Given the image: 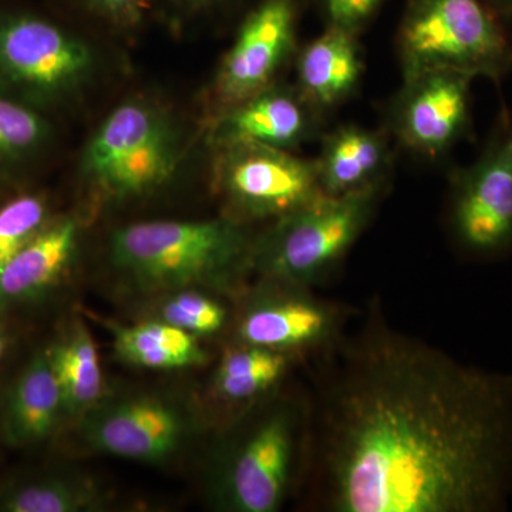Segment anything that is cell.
Returning a JSON list of instances; mask_svg holds the SVG:
<instances>
[{
    "mask_svg": "<svg viewBox=\"0 0 512 512\" xmlns=\"http://www.w3.org/2000/svg\"><path fill=\"white\" fill-rule=\"evenodd\" d=\"M104 495L92 478L57 474L20 484L3 495L0 510L8 512H83L100 510Z\"/></svg>",
    "mask_w": 512,
    "mask_h": 512,
    "instance_id": "7402d4cb",
    "label": "cell"
},
{
    "mask_svg": "<svg viewBox=\"0 0 512 512\" xmlns=\"http://www.w3.org/2000/svg\"><path fill=\"white\" fill-rule=\"evenodd\" d=\"M448 227L468 258L512 255V111L507 107L476 160L451 175Z\"/></svg>",
    "mask_w": 512,
    "mask_h": 512,
    "instance_id": "52a82bcc",
    "label": "cell"
},
{
    "mask_svg": "<svg viewBox=\"0 0 512 512\" xmlns=\"http://www.w3.org/2000/svg\"><path fill=\"white\" fill-rule=\"evenodd\" d=\"M64 419L62 390L46 349L30 360L10 387L0 430L10 446H32L53 436Z\"/></svg>",
    "mask_w": 512,
    "mask_h": 512,
    "instance_id": "2e32d148",
    "label": "cell"
},
{
    "mask_svg": "<svg viewBox=\"0 0 512 512\" xmlns=\"http://www.w3.org/2000/svg\"><path fill=\"white\" fill-rule=\"evenodd\" d=\"M473 77L431 69L403 79L390 107V131L402 146L423 157L444 156L470 136Z\"/></svg>",
    "mask_w": 512,
    "mask_h": 512,
    "instance_id": "7c38bea8",
    "label": "cell"
},
{
    "mask_svg": "<svg viewBox=\"0 0 512 512\" xmlns=\"http://www.w3.org/2000/svg\"><path fill=\"white\" fill-rule=\"evenodd\" d=\"M6 348H8V343H6V339L3 338L2 333H0V360H2L3 355H5Z\"/></svg>",
    "mask_w": 512,
    "mask_h": 512,
    "instance_id": "f546056e",
    "label": "cell"
},
{
    "mask_svg": "<svg viewBox=\"0 0 512 512\" xmlns=\"http://www.w3.org/2000/svg\"><path fill=\"white\" fill-rule=\"evenodd\" d=\"M488 3L505 22H512V0H488Z\"/></svg>",
    "mask_w": 512,
    "mask_h": 512,
    "instance_id": "f1b7e54d",
    "label": "cell"
},
{
    "mask_svg": "<svg viewBox=\"0 0 512 512\" xmlns=\"http://www.w3.org/2000/svg\"><path fill=\"white\" fill-rule=\"evenodd\" d=\"M175 8L187 15L195 16L201 13L211 12L227 5L231 0H173Z\"/></svg>",
    "mask_w": 512,
    "mask_h": 512,
    "instance_id": "83f0119b",
    "label": "cell"
},
{
    "mask_svg": "<svg viewBox=\"0 0 512 512\" xmlns=\"http://www.w3.org/2000/svg\"><path fill=\"white\" fill-rule=\"evenodd\" d=\"M218 151L215 185L234 220H278L323 194L315 161L292 151L254 143L229 144Z\"/></svg>",
    "mask_w": 512,
    "mask_h": 512,
    "instance_id": "9c48e42d",
    "label": "cell"
},
{
    "mask_svg": "<svg viewBox=\"0 0 512 512\" xmlns=\"http://www.w3.org/2000/svg\"><path fill=\"white\" fill-rule=\"evenodd\" d=\"M47 352L62 390L66 416L79 421L106 397L103 367L92 333L76 320Z\"/></svg>",
    "mask_w": 512,
    "mask_h": 512,
    "instance_id": "d6986e66",
    "label": "cell"
},
{
    "mask_svg": "<svg viewBox=\"0 0 512 512\" xmlns=\"http://www.w3.org/2000/svg\"><path fill=\"white\" fill-rule=\"evenodd\" d=\"M298 89L316 109H332L348 99L363 74L357 35L326 26L298 56Z\"/></svg>",
    "mask_w": 512,
    "mask_h": 512,
    "instance_id": "ac0fdd59",
    "label": "cell"
},
{
    "mask_svg": "<svg viewBox=\"0 0 512 512\" xmlns=\"http://www.w3.org/2000/svg\"><path fill=\"white\" fill-rule=\"evenodd\" d=\"M93 16L121 29L136 28L150 9V0H76Z\"/></svg>",
    "mask_w": 512,
    "mask_h": 512,
    "instance_id": "4316f807",
    "label": "cell"
},
{
    "mask_svg": "<svg viewBox=\"0 0 512 512\" xmlns=\"http://www.w3.org/2000/svg\"><path fill=\"white\" fill-rule=\"evenodd\" d=\"M49 126L32 107L0 96V161L19 160L45 144Z\"/></svg>",
    "mask_w": 512,
    "mask_h": 512,
    "instance_id": "cb8c5ba5",
    "label": "cell"
},
{
    "mask_svg": "<svg viewBox=\"0 0 512 512\" xmlns=\"http://www.w3.org/2000/svg\"><path fill=\"white\" fill-rule=\"evenodd\" d=\"M488 0H407L397 46L403 79L447 69L503 82L512 73V35Z\"/></svg>",
    "mask_w": 512,
    "mask_h": 512,
    "instance_id": "277c9868",
    "label": "cell"
},
{
    "mask_svg": "<svg viewBox=\"0 0 512 512\" xmlns=\"http://www.w3.org/2000/svg\"><path fill=\"white\" fill-rule=\"evenodd\" d=\"M293 359L288 353L237 342L225 350L215 370V396L222 402L249 406L276 390Z\"/></svg>",
    "mask_w": 512,
    "mask_h": 512,
    "instance_id": "44dd1931",
    "label": "cell"
},
{
    "mask_svg": "<svg viewBox=\"0 0 512 512\" xmlns=\"http://www.w3.org/2000/svg\"><path fill=\"white\" fill-rule=\"evenodd\" d=\"M302 478L328 512H501L512 500V373L372 318L320 350Z\"/></svg>",
    "mask_w": 512,
    "mask_h": 512,
    "instance_id": "6da1fadb",
    "label": "cell"
},
{
    "mask_svg": "<svg viewBox=\"0 0 512 512\" xmlns=\"http://www.w3.org/2000/svg\"><path fill=\"white\" fill-rule=\"evenodd\" d=\"M188 414L151 394L106 399L79 420L80 439L100 454L161 463L181 450L191 433Z\"/></svg>",
    "mask_w": 512,
    "mask_h": 512,
    "instance_id": "30bf717a",
    "label": "cell"
},
{
    "mask_svg": "<svg viewBox=\"0 0 512 512\" xmlns=\"http://www.w3.org/2000/svg\"><path fill=\"white\" fill-rule=\"evenodd\" d=\"M306 289L262 281L239 315L237 342L293 357L332 345L342 335V311Z\"/></svg>",
    "mask_w": 512,
    "mask_h": 512,
    "instance_id": "4fadbf2b",
    "label": "cell"
},
{
    "mask_svg": "<svg viewBox=\"0 0 512 512\" xmlns=\"http://www.w3.org/2000/svg\"><path fill=\"white\" fill-rule=\"evenodd\" d=\"M315 164L320 190L326 195L386 187L392 164L389 140L382 131L355 124L340 126L323 138Z\"/></svg>",
    "mask_w": 512,
    "mask_h": 512,
    "instance_id": "e0dca14e",
    "label": "cell"
},
{
    "mask_svg": "<svg viewBox=\"0 0 512 512\" xmlns=\"http://www.w3.org/2000/svg\"><path fill=\"white\" fill-rule=\"evenodd\" d=\"M384 187L320 194L275 220L255 239L251 269L262 281L308 288L330 271L365 231Z\"/></svg>",
    "mask_w": 512,
    "mask_h": 512,
    "instance_id": "5b68a950",
    "label": "cell"
},
{
    "mask_svg": "<svg viewBox=\"0 0 512 512\" xmlns=\"http://www.w3.org/2000/svg\"><path fill=\"white\" fill-rule=\"evenodd\" d=\"M180 157V136L170 116L156 104L130 100L97 128L80 167L84 180L101 197L126 201L167 184Z\"/></svg>",
    "mask_w": 512,
    "mask_h": 512,
    "instance_id": "8992f818",
    "label": "cell"
},
{
    "mask_svg": "<svg viewBox=\"0 0 512 512\" xmlns=\"http://www.w3.org/2000/svg\"><path fill=\"white\" fill-rule=\"evenodd\" d=\"M80 224L64 217L49 221L0 269V309L20 305L59 284L77 254Z\"/></svg>",
    "mask_w": 512,
    "mask_h": 512,
    "instance_id": "9a60e30c",
    "label": "cell"
},
{
    "mask_svg": "<svg viewBox=\"0 0 512 512\" xmlns=\"http://www.w3.org/2000/svg\"><path fill=\"white\" fill-rule=\"evenodd\" d=\"M309 416L308 397L269 393L249 404L215 463V505L229 512L278 511L302 478Z\"/></svg>",
    "mask_w": 512,
    "mask_h": 512,
    "instance_id": "7a4b0ae2",
    "label": "cell"
},
{
    "mask_svg": "<svg viewBox=\"0 0 512 512\" xmlns=\"http://www.w3.org/2000/svg\"><path fill=\"white\" fill-rule=\"evenodd\" d=\"M302 0H256L215 77L217 114L272 86L295 49Z\"/></svg>",
    "mask_w": 512,
    "mask_h": 512,
    "instance_id": "8fae6325",
    "label": "cell"
},
{
    "mask_svg": "<svg viewBox=\"0 0 512 512\" xmlns=\"http://www.w3.org/2000/svg\"><path fill=\"white\" fill-rule=\"evenodd\" d=\"M49 222L46 201L37 195H20L0 208V269Z\"/></svg>",
    "mask_w": 512,
    "mask_h": 512,
    "instance_id": "d4e9b609",
    "label": "cell"
},
{
    "mask_svg": "<svg viewBox=\"0 0 512 512\" xmlns=\"http://www.w3.org/2000/svg\"><path fill=\"white\" fill-rule=\"evenodd\" d=\"M114 350L130 365L150 370H177L200 366L208 355L197 336L163 320L119 326L110 323Z\"/></svg>",
    "mask_w": 512,
    "mask_h": 512,
    "instance_id": "ffe728a7",
    "label": "cell"
},
{
    "mask_svg": "<svg viewBox=\"0 0 512 512\" xmlns=\"http://www.w3.org/2000/svg\"><path fill=\"white\" fill-rule=\"evenodd\" d=\"M320 111L298 87H266L217 114L210 140L215 147L254 143L291 151L319 130Z\"/></svg>",
    "mask_w": 512,
    "mask_h": 512,
    "instance_id": "5bb4252c",
    "label": "cell"
},
{
    "mask_svg": "<svg viewBox=\"0 0 512 512\" xmlns=\"http://www.w3.org/2000/svg\"><path fill=\"white\" fill-rule=\"evenodd\" d=\"M227 319L228 311L222 303L191 288L175 292L165 299L158 311V320L197 338L220 332Z\"/></svg>",
    "mask_w": 512,
    "mask_h": 512,
    "instance_id": "603a6c76",
    "label": "cell"
},
{
    "mask_svg": "<svg viewBox=\"0 0 512 512\" xmlns=\"http://www.w3.org/2000/svg\"><path fill=\"white\" fill-rule=\"evenodd\" d=\"M326 26L359 35L384 0H318Z\"/></svg>",
    "mask_w": 512,
    "mask_h": 512,
    "instance_id": "484cf974",
    "label": "cell"
},
{
    "mask_svg": "<svg viewBox=\"0 0 512 512\" xmlns=\"http://www.w3.org/2000/svg\"><path fill=\"white\" fill-rule=\"evenodd\" d=\"M94 69L93 49L76 33L35 13L0 10V80L26 100L70 99Z\"/></svg>",
    "mask_w": 512,
    "mask_h": 512,
    "instance_id": "ba28073f",
    "label": "cell"
},
{
    "mask_svg": "<svg viewBox=\"0 0 512 512\" xmlns=\"http://www.w3.org/2000/svg\"><path fill=\"white\" fill-rule=\"evenodd\" d=\"M255 238L245 222L148 221L117 229L111 264L150 289L235 288L251 269Z\"/></svg>",
    "mask_w": 512,
    "mask_h": 512,
    "instance_id": "3957f363",
    "label": "cell"
}]
</instances>
